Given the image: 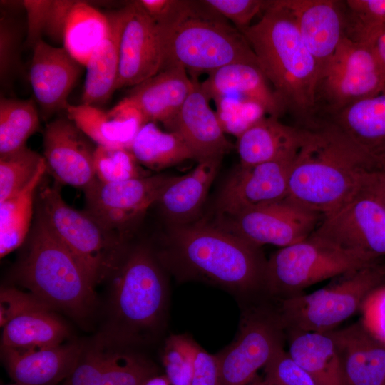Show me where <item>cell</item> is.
<instances>
[{"label":"cell","instance_id":"ab89813d","mask_svg":"<svg viewBox=\"0 0 385 385\" xmlns=\"http://www.w3.org/2000/svg\"><path fill=\"white\" fill-rule=\"evenodd\" d=\"M214 101L224 131L237 137L266 113L257 103L238 96H224Z\"/></svg>","mask_w":385,"mask_h":385},{"label":"cell","instance_id":"9c48e42d","mask_svg":"<svg viewBox=\"0 0 385 385\" xmlns=\"http://www.w3.org/2000/svg\"><path fill=\"white\" fill-rule=\"evenodd\" d=\"M384 279L385 266L377 262L311 293L273 301L286 332H328L360 311L367 296Z\"/></svg>","mask_w":385,"mask_h":385},{"label":"cell","instance_id":"bcb514c9","mask_svg":"<svg viewBox=\"0 0 385 385\" xmlns=\"http://www.w3.org/2000/svg\"><path fill=\"white\" fill-rule=\"evenodd\" d=\"M52 0H24L22 5L26 14L25 43L33 49L43 40L48 13Z\"/></svg>","mask_w":385,"mask_h":385},{"label":"cell","instance_id":"f5cc1de1","mask_svg":"<svg viewBox=\"0 0 385 385\" xmlns=\"http://www.w3.org/2000/svg\"><path fill=\"white\" fill-rule=\"evenodd\" d=\"M143 385H172L165 374L155 375L147 379Z\"/></svg>","mask_w":385,"mask_h":385},{"label":"cell","instance_id":"7c38bea8","mask_svg":"<svg viewBox=\"0 0 385 385\" xmlns=\"http://www.w3.org/2000/svg\"><path fill=\"white\" fill-rule=\"evenodd\" d=\"M140 348L98 332L83 341L75 368L61 385H143L158 370Z\"/></svg>","mask_w":385,"mask_h":385},{"label":"cell","instance_id":"cb8c5ba5","mask_svg":"<svg viewBox=\"0 0 385 385\" xmlns=\"http://www.w3.org/2000/svg\"><path fill=\"white\" fill-rule=\"evenodd\" d=\"M361 154L373 171H385V91L322 117Z\"/></svg>","mask_w":385,"mask_h":385},{"label":"cell","instance_id":"ee69618b","mask_svg":"<svg viewBox=\"0 0 385 385\" xmlns=\"http://www.w3.org/2000/svg\"><path fill=\"white\" fill-rule=\"evenodd\" d=\"M204 3L223 18L230 19L238 30L250 26L252 19L263 12L268 1L204 0Z\"/></svg>","mask_w":385,"mask_h":385},{"label":"cell","instance_id":"11a10c76","mask_svg":"<svg viewBox=\"0 0 385 385\" xmlns=\"http://www.w3.org/2000/svg\"><path fill=\"white\" fill-rule=\"evenodd\" d=\"M9 385H24V384L15 382L14 384H9Z\"/></svg>","mask_w":385,"mask_h":385},{"label":"cell","instance_id":"8d00e7d4","mask_svg":"<svg viewBox=\"0 0 385 385\" xmlns=\"http://www.w3.org/2000/svg\"><path fill=\"white\" fill-rule=\"evenodd\" d=\"M45 164L43 156L27 147L0 156V202L24 189Z\"/></svg>","mask_w":385,"mask_h":385},{"label":"cell","instance_id":"db71d44e","mask_svg":"<svg viewBox=\"0 0 385 385\" xmlns=\"http://www.w3.org/2000/svg\"><path fill=\"white\" fill-rule=\"evenodd\" d=\"M249 385H274L260 379L257 376L249 384Z\"/></svg>","mask_w":385,"mask_h":385},{"label":"cell","instance_id":"44dd1931","mask_svg":"<svg viewBox=\"0 0 385 385\" xmlns=\"http://www.w3.org/2000/svg\"><path fill=\"white\" fill-rule=\"evenodd\" d=\"M193 79L192 91L165 128L183 138L198 162L222 159L232 145L225 137L217 113L210 106V100L200 83L197 78Z\"/></svg>","mask_w":385,"mask_h":385},{"label":"cell","instance_id":"f546056e","mask_svg":"<svg viewBox=\"0 0 385 385\" xmlns=\"http://www.w3.org/2000/svg\"><path fill=\"white\" fill-rule=\"evenodd\" d=\"M107 14L110 22L108 34L93 52L86 66L83 104L97 106L104 103L116 91L125 8Z\"/></svg>","mask_w":385,"mask_h":385},{"label":"cell","instance_id":"5b68a950","mask_svg":"<svg viewBox=\"0 0 385 385\" xmlns=\"http://www.w3.org/2000/svg\"><path fill=\"white\" fill-rule=\"evenodd\" d=\"M27 237L12 279L53 310L86 324L98 305L96 287L86 271L37 210Z\"/></svg>","mask_w":385,"mask_h":385},{"label":"cell","instance_id":"4fadbf2b","mask_svg":"<svg viewBox=\"0 0 385 385\" xmlns=\"http://www.w3.org/2000/svg\"><path fill=\"white\" fill-rule=\"evenodd\" d=\"M173 175L158 174L103 183L84 190L86 210L99 222L130 241L148 209L156 203Z\"/></svg>","mask_w":385,"mask_h":385},{"label":"cell","instance_id":"484cf974","mask_svg":"<svg viewBox=\"0 0 385 385\" xmlns=\"http://www.w3.org/2000/svg\"><path fill=\"white\" fill-rule=\"evenodd\" d=\"M66 111L67 117L93 142L104 147L130 149L145 123L138 111L123 99L109 110L81 103L69 104Z\"/></svg>","mask_w":385,"mask_h":385},{"label":"cell","instance_id":"603a6c76","mask_svg":"<svg viewBox=\"0 0 385 385\" xmlns=\"http://www.w3.org/2000/svg\"><path fill=\"white\" fill-rule=\"evenodd\" d=\"M329 332L346 385H385V343L361 319Z\"/></svg>","mask_w":385,"mask_h":385},{"label":"cell","instance_id":"74e56055","mask_svg":"<svg viewBox=\"0 0 385 385\" xmlns=\"http://www.w3.org/2000/svg\"><path fill=\"white\" fill-rule=\"evenodd\" d=\"M198 344L188 334H172L162 352L165 375L172 385H190Z\"/></svg>","mask_w":385,"mask_h":385},{"label":"cell","instance_id":"f1b7e54d","mask_svg":"<svg viewBox=\"0 0 385 385\" xmlns=\"http://www.w3.org/2000/svg\"><path fill=\"white\" fill-rule=\"evenodd\" d=\"M237 138L240 164L251 166L294 155L300 145L302 130L268 115L260 118Z\"/></svg>","mask_w":385,"mask_h":385},{"label":"cell","instance_id":"52a82bcc","mask_svg":"<svg viewBox=\"0 0 385 385\" xmlns=\"http://www.w3.org/2000/svg\"><path fill=\"white\" fill-rule=\"evenodd\" d=\"M36 210L71 252L91 282L108 280L119 266L130 242L109 230L87 210L66 203L56 185L41 187Z\"/></svg>","mask_w":385,"mask_h":385},{"label":"cell","instance_id":"2e32d148","mask_svg":"<svg viewBox=\"0 0 385 385\" xmlns=\"http://www.w3.org/2000/svg\"><path fill=\"white\" fill-rule=\"evenodd\" d=\"M124 8L116 90L138 85L165 66V46L159 26L138 1Z\"/></svg>","mask_w":385,"mask_h":385},{"label":"cell","instance_id":"8992f818","mask_svg":"<svg viewBox=\"0 0 385 385\" xmlns=\"http://www.w3.org/2000/svg\"><path fill=\"white\" fill-rule=\"evenodd\" d=\"M202 1V7L197 13L175 28L159 26L165 46L164 69L180 66L192 78H197L202 73L231 63L259 66L242 34Z\"/></svg>","mask_w":385,"mask_h":385},{"label":"cell","instance_id":"816d5d0a","mask_svg":"<svg viewBox=\"0 0 385 385\" xmlns=\"http://www.w3.org/2000/svg\"><path fill=\"white\" fill-rule=\"evenodd\" d=\"M361 188L371 194L385 208V171L367 172Z\"/></svg>","mask_w":385,"mask_h":385},{"label":"cell","instance_id":"ffe728a7","mask_svg":"<svg viewBox=\"0 0 385 385\" xmlns=\"http://www.w3.org/2000/svg\"><path fill=\"white\" fill-rule=\"evenodd\" d=\"M29 81L42 116H49L69 103L68 98L83 67L63 46L41 40L32 49Z\"/></svg>","mask_w":385,"mask_h":385},{"label":"cell","instance_id":"60d3db41","mask_svg":"<svg viewBox=\"0 0 385 385\" xmlns=\"http://www.w3.org/2000/svg\"><path fill=\"white\" fill-rule=\"evenodd\" d=\"M22 32L18 24L6 14L0 18V83L9 88L21 72Z\"/></svg>","mask_w":385,"mask_h":385},{"label":"cell","instance_id":"d6a6232c","mask_svg":"<svg viewBox=\"0 0 385 385\" xmlns=\"http://www.w3.org/2000/svg\"><path fill=\"white\" fill-rule=\"evenodd\" d=\"M130 150L142 167L154 171L195 159L177 133L163 131L153 122L145 123L140 127Z\"/></svg>","mask_w":385,"mask_h":385},{"label":"cell","instance_id":"d590c367","mask_svg":"<svg viewBox=\"0 0 385 385\" xmlns=\"http://www.w3.org/2000/svg\"><path fill=\"white\" fill-rule=\"evenodd\" d=\"M40 126L39 114L33 99L1 97L0 156L26 147L27 140Z\"/></svg>","mask_w":385,"mask_h":385},{"label":"cell","instance_id":"b9f144b4","mask_svg":"<svg viewBox=\"0 0 385 385\" xmlns=\"http://www.w3.org/2000/svg\"><path fill=\"white\" fill-rule=\"evenodd\" d=\"M138 1L147 14L163 28H175L197 13L202 7V1L139 0Z\"/></svg>","mask_w":385,"mask_h":385},{"label":"cell","instance_id":"30bf717a","mask_svg":"<svg viewBox=\"0 0 385 385\" xmlns=\"http://www.w3.org/2000/svg\"><path fill=\"white\" fill-rule=\"evenodd\" d=\"M385 91V67L366 41L344 37L314 90V118L328 117Z\"/></svg>","mask_w":385,"mask_h":385},{"label":"cell","instance_id":"ba28073f","mask_svg":"<svg viewBox=\"0 0 385 385\" xmlns=\"http://www.w3.org/2000/svg\"><path fill=\"white\" fill-rule=\"evenodd\" d=\"M377 262L311 234L300 242L281 247L270 257L264 296L275 301L287 299L303 293L304 289L318 282Z\"/></svg>","mask_w":385,"mask_h":385},{"label":"cell","instance_id":"836d02e7","mask_svg":"<svg viewBox=\"0 0 385 385\" xmlns=\"http://www.w3.org/2000/svg\"><path fill=\"white\" fill-rule=\"evenodd\" d=\"M46 170L45 164L24 189L0 202L1 258L19 248L27 238L36 191Z\"/></svg>","mask_w":385,"mask_h":385},{"label":"cell","instance_id":"f6af8a7d","mask_svg":"<svg viewBox=\"0 0 385 385\" xmlns=\"http://www.w3.org/2000/svg\"><path fill=\"white\" fill-rule=\"evenodd\" d=\"M360 311L363 323L385 343V286L381 285L373 290L365 299Z\"/></svg>","mask_w":385,"mask_h":385},{"label":"cell","instance_id":"83f0119b","mask_svg":"<svg viewBox=\"0 0 385 385\" xmlns=\"http://www.w3.org/2000/svg\"><path fill=\"white\" fill-rule=\"evenodd\" d=\"M221 160L199 161L189 173L173 175L156 202L169 226L185 225L197 220Z\"/></svg>","mask_w":385,"mask_h":385},{"label":"cell","instance_id":"d6986e66","mask_svg":"<svg viewBox=\"0 0 385 385\" xmlns=\"http://www.w3.org/2000/svg\"><path fill=\"white\" fill-rule=\"evenodd\" d=\"M279 1L292 13L302 39L317 63L319 76L346 36L349 10L346 1Z\"/></svg>","mask_w":385,"mask_h":385},{"label":"cell","instance_id":"681fc988","mask_svg":"<svg viewBox=\"0 0 385 385\" xmlns=\"http://www.w3.org/2000/svg\"><path fill=\"white\" fill-rule=\"evenodd\" d=\"M190 385H222L217 354H211L197 345Z\"/></svg>","mask_w":385,"mask_h":385},{"label":"cell","instance_id":"d4e9b609","mask_svg":"<svg viewBox=\"0 0 385 385\" xmlns=\"http://www.w3.org/2000/svg\"><path fill=\"white\" fill-rule=\"evenodd\" d=\"M194 83L183 67L173 66L133 86L123 99L138 111L145 123L160 122L166 126L183 105Z\"/></svg>","mask_w":385,"mask_h":385},{"label":"cell","instance_id":"f35d334b","mask_svg":"<svg viewBox=\"0 0 385 385\" xmlns=\"http://www.w3.org/2000/svg\"><path fill=\"white\" fill-rule=\"evenodd\" d=\"M141 165L130 149L97 145L94 155L96 179L103 183H118L143 175Z\"/></svg>","mask_w":385,"mask_h":385},{"label":"cell","instance_id":"4316f807","mask_svg":"<svg viewBox=\"0 0 385 385\" xmlns=\"http://www.w3.org/2000/svg\"><path fill=\"white\" fill-rule=\"evenodd\" d=\"M200 86L209 98L235 96L259 104L270 116L279 118L285 108L258 66L231 63L207 73Z\"/></svg>","mask_w":385,"mask_h":385},{"label":"cell","instance_id":"7bdbcfd3","mask_svg":"<svg viewBox=\"0 0 385 385\" xmlns=\"http://www.w3.org/2000/svg\"><path fill=\"white\" fill-rule=\"evenodd\" d=\"M264 379L274 385H319L284 348L264 367Z\"/></svg>","mask_w":385,"mask_h":385},{"label":"cell","instance_id":"3957f363","mask_svg":"<svg viewBox=\"0 0 385 385\" xmlns=\"http://www.w3.org/2000/svg\"><path fill=\"white\" fill-rule=\"evenodd\" d=\"M153 246L130 244L108 279L104 319L99 331L142 347L155 342L166 324L168 285Z\"/></svg>","mask_w":385,"mask_h":385},{"label":"cell","instance_id":"e575fe53","mask_svg":"<svg viewBox=\"0 0 385 385\" xmlns=\"http://www.w3.org/2000/svg\"><path fill=\"white\" fill-rule=\"evenodd\" d=\"M110 22L88 3L77 1L68 18L63 47L83 67L106 36Z\"/></svg>","mask_w":385,"mask_h":385},{"label":"cell","instance_id":"8fae6325","mask_svg":"<svg viewBox=\"0 0 385 385\" xmlns=\"http://www.w3.org/2000/svg\"><path fill=\"white\" fill-rule=\"evenodd\" d=\"M242 303L237 334L217 354L222 385H249L286 342V330L273 300L262 296Z\"/></svg>","mask_w":385,"mask_h":385},{"label":"cell","instance_id":"c3c4849f","mask_svg":"<svg viewBox=\"0 0 385 385\" xmlns=\"http://www.w3.org/2000/svg\"><path fill=\"white\" fill-rule=\"evenodd\" d=\"M77 1L52 0L48 13L43 36L56 44L63 46L66 27Z\"/></svg>","mask_w":385,"mask_h":385},{"label":"cell","instance_id":"6da1fadb","mask_svg":"<svg viewBox=\"0 0 385 385\" xmlns=\"http://www.w3.org/2000/svg\"><path fill=\"white\" fill-rule=\"evenodd\" d=\"M153 248L163 269L180 282H207L242 301L264 295L267 260L261 247L215 222L197 220L169 226L159 245Z\"/></svg>","mask_w":385,"mask_h":385},{"label":"cell","instance_id":"f907efd6","mask_svg":"<svg viewBox=\"0 0 385 385\" xmlns=\"http://www.w3.org/2000/svg\"><path fill=\"white\" fill-rule=\"evenodd\" d=\"M347 37L368 42L385 67V24L363 26L353 21Z\"/></svg>","mask_w":385,"mask_h":385},{"label":"cell","instance_id":"7402d4cb","mask_svg":"<svg viewBox=\"0 0 385 385\" xmlns=\"http://www.w3.org/2000/svg\"><path fill=\"white\" fill-rule=\"evenodd\" d=\"M83 341L26 349L1 347V357L10 377L24 385H57L73 371Z\"/></svg>","mask_w":385,"mask_h":385},{"label":"cell","instance_id":"1f68e13d","mask_svg":"<svg viewBox=\"0 0 385 385\" xmlns=\"http://www.w3.org/2000/svg\"><path fill=\"white\" fill-rule=\"evenodd\" d=\"M287 352L319 385H346L329 332H286Z\"/></svg>","mask_w":385,"mask_h":385},{"label":"cell","instance_id":"7dc6e473","mask_svg":"<svg viewBox=\"0 0 385 385\" xmlns=\"http://www.w3.org/2000/svg\"><path fill=\"white\" fill-rule=\"evenodd\" d=\"M40 301L29 292L12 286H3L0 291V326Z\"/></svg>","mask_w":385,"mask_h":385},{"label":"cell","instance_id":"277c9868","mask_svg":"<svg viewBox=\"0 0 385 385\" xmlns=\"http://www.w3.org/2000/svg\"><path fill=\"white\" fill-rule=\"evenodd\" d=\"M239 31L296 125L310 121L314 116L319 70L302 39L292 13L279 0H270L258 21Z\"/></svg>","mask_w":385,"mask_h":385},{"label":"cell","instance_id":"e0dca14e","mask_svg":"<svg viewBox=\"0 0 385 385\" xmlns=\"http://www.w3.org/2000/svg\"><path fill=\"white\" fill-rule=\"evenodd\" d=\"M295 155L251 166L240 164L219 192L215 203L217 217L285 200Z\"/></svg>","mask_w":385,"mask_h":385},{"label":"cell","instance_id":"7a4b0ae2","mask_svg":"<svg viewBox=\"0 0 385 385\" xmlns=\"http://www.w3.org/2000/svg\"><path fill=\"white\" fill-rule=\"evenodd\" d=\"M285 199L323 217L347 202L372 171L356 147L331 123L315 118L304 125Z\"/></svg>","mask_w":385,"mask_h":385},{"label":"cell","instance_id":"9a60e30c","mask_svg":"<svg viewBox=\"0 0 385 385\" xmlns=\"http://www.w3.org/2000/svg\"><path fill=\"white\" fill-rule=\"evenodd\" d=\"M312 234L378 260L385 256V208L361 188L344 205L323 216Z\"/></svg>","mask_w":385,"mask_h":385},{"label":"cell","instance_id":"4dcf8cb0","mask_svg":"<svg viewBox=\"0 0 385 385\" xmlns=\"http://www.w3.org/2000/svg\"><path fill=\"white\" fill-rule=\"evenodd\" d=\"M2 328V348L46 347L65 342L69 335L67 325L41 301L14 317Z\"/></svg>","mask_w":385,"mask_h":385},{"label":"cell","instance_id":"ac0fdd59","mask_svg":"<svg viewBox=\"0 0 385 385\" xmlns=\"http://www.w3.org/2000/svg\"><path fill=\"white\" fill-rule=\"evenodd\" d=\"M67 116L48 123L43 135L47 170L62 184L83 190L96 180L94 155L97 146Z\"/></svg>","mask_w":385,"mask_h":385},{"label":"cell","instance_id":"5bb4252c","mask_svg":"<svg viewBox=\"0 0 385 385\" xmlns=\"http://www.w3.org/2000/svg\"><path fill=\"white\" fill-rule=\"evenodd\" d=\"M320 217L284 200L217 217L215 223L257 247H284L307 238Z\"/></svg>","mask_w":385,"mask_h":385}]
</instances>
